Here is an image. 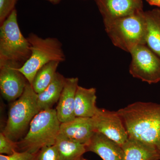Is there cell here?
Wrapping results in <instances>:
<instances>
[{
	"label": "cell",
	"instance_id": "obj_1",
	"mask_svg": "<svg viewBox=\"0 0 160 160\" xmlns=\"http://www.w3.org/2000/svg\"><path fill=\"white\" fill-rule=\"evenodd\" d=\"M117 112L129 138L149 144L160 153V104L136 102Z\"/></svg>",
	"mask_w": 160,
	"mask_h": 160
},
{
	"label": "cell",
	"instance_id": "obj_24",
	"mask_svg": "<svg viewBox=\"0 0 160 160\" xmlns=\"http://www.w3.org/2000/svg\"><path fill=\"white\" fill-rule=\"evenodd\" d=\"M150 5L155 6L160 8V0H146Z\"/></svg>",
	"mask_w": 160,
	"mask_h": 160
},
{
	"label": "cell",
	"instance_id": "obj_15",
	"mask_svg": "<svg viewBox=\"0 0 160 160\" xmlns=\"http://www.w3.org/2000/svg\"><path fill=\"white\" fill-rule=\"evenodd\" d=\"M96 89L78 86L75 100L76 117L92 118L98 109Z\"/></svg>",
	"mask_w": 160,
	"mask_h": 160
},
{
	"label": "cell",
	"instance_id": "obj_3",
	"mask_svg": "<svg viewBox=\"0 0 160 160\" xmlns=\"http://www.w3.org/2000/svg\"><path fill=\"white\" fill-rule=\"evenodd\" d=\"M103 22L112 44L122 50L130 53L139 45H146V24L143 10Z\"/></svg>",
	"mask_w": 160,
	"mask_h": 160
},
{
	"label": "cell",
	"instance_id": "obj_12",
	"mask_svg": "<svg viewBox=\"0 0 160 160\" xmlns=\"http://www.w3.org/2000/svg\"><path fill=\"white\" fill-rule=\"evenodd\" d=\"M78 86V78H66L65 85L57 106V114L61 123L71 121L75 115V94Z\"/></svg>",
	"mask_w": 160,
	"mask_h": 160
},
{
	"label": "cell",
	"instance_id": "obj_6",
	"mask_svg": "<svg viewBox=\"0 0 160 160\" xmlns=\"http://www.w3.org/2000/svg\"><path fill=\"white\" fill-rule=\"evenodd\" d=\"M27 38L31 47V56L18 69L31 85L37 72L42 66L52 61L62 62L66 60V55L62 43L56 38H43L31 33Z\"/></svg>",
	"mask_w": 160,
	"mask_h": 160
},
{
	"label": "cell",
	"instance_id": "obj_10",
	"mask_svg": "<svg viewBox=\"0 0 160 160\" xmlns=\"http://www.w3.org/2000/svg\"><path fill=\"white\" fill-rule=\"evenodd\" d=\"M103 21L134 14L143 10L142 0H95Z\"/></svg>",
	"mask_w": 160,
	"mask_h": 160
},
{
	"label": "cell",
	"instance_id": "obj_13",
	"mask_svg": "<svg viewBox=\"0 0 160 160\" xmlns=\"http://www.w3.org/2000/svg\"><path fill=\"white\" fill-rule=\"evenodd\" d=\"M86 149V151L94 152L103 160H123L122 146L98 132L92 137Z\"/></svg>",
	"mask_w": 160,
	"mask_h": 160
},
{
	"label": "cell",
	"instance_id": "obj_2",
	"mask_svg": "<svg viewBox=\"0 0 160 160\" xmlns=\"http://www.w3.org/2000/svg\"><path fill=\"white\" fill-rule=\"evenodd\" d=\"M31 54L30 44L21 32L15 9L0 27V67L9 66L18 69Z\"/></svg>",
	"mask_w": 160,
	"mask_h": 160
},
{
	"label": "cell",
	"instance_id": "obj_19",
	"mask_svg": "<svg viewBox=\"0 0 160 160\" xmlns=\"http://www.w3.org/2000/svg\"><path fill=\"white\" fill-rule=\"evenodd\" d=\"M60 63L57 61L49 62L37 72L31 85L36 93H41L52 82Z\"/></svg>",
	"mask_w": 160,
	"mask_h": 160
},
{
	"label": "cell",
	"instance_id": "obj_16",
	"mask_svg": "<svg viewBox=\"0 0 160 160\" xmlns=\"http://www.w3.org/2000/svg\"><path fill=\"white\" fill-rule=\"evenodd\" d=\"M66 78L57 72L52 82L44 91L37 94V102L39 111L52 109L58 102L65 85Z\"/></svg>",
	"mask_w": 160,
	"mask_h": 160
},
{
	"label": "cell",
	"instance_id": "obj_7",
	"mask_svg": "<svg viewBox=\"0 0 160 160\" xmlns=\"http://www.w3.org/2000/svg\"><path fill=\"white\" fill-rule=\"evenodd\" d=\"M129 71L133 78L149 84L160 82V58L146 45H139L130 52Z\"/></svg>",
	"mask_w": 160,
	"mask_h": 160
},
{
	"label": "cell",
	"instance_id": "obj_14",
	"mask_svg": "<svg viewBox=\"0 0 160 160\" xmlns=\"http://www.w3.org/2000/svg\"><path fill=\"white\" fill-rule=\"evenodd\" d=\"M123 160H160V153L154 147L129 138L122 146Z\"/></svg>",
	"mask_w": 160,
	"mask_h": 160
},
{
	"label": "cell",
	"instance_id": "obj_25",
	"mask_svg": "<svg viewBox=\"0 0 160 160\" xmlns=\"http://www.w3.org/2000/svg\"><path fill=\"white\" fill-rule=\"evenodd\" d=\"M46 1H48L52 4L56 5V4H59L62 0H46Z\"/></svg>",
	"mask_w": 160,
	"mask_h": 160
},
{
	"label": "cell",
	"instance_id": "obj_9",
	"mask_svg": "<svg viewBox=\"0 0 160 160\" xmlns=\"http://www.w3.org/2000/svg\"><path fill=\"white\" fill-rule=\"evenodd\" d=\"M28 83L18 68L0 67V90L3 98L7 102H14L19 98Z\"/></svg>",
	"mask_w": 160,
	"mask_h": 160
},
{
	"label": "cell",
	"instance_id": "obj_22",
	"mask_svg": "<svg viewBox=\"0 0 160 160\" xmlns=\"http://www.w3.org/2000/svg\"><path fill=\"white\" fill-rule=\"evenodd\" d=\"M18 0H0V26L15 9Z\"/></svg>",
	"mask_w": 160,
	"mask_h": 160
},
{
	"label": "cell",
	"instance_id": "obj_18",
	"mask_svg": "<svg viewBox=\"0 0 160 160\" xmlns=\"http://www.w3.org/2000/svg\"><path fill=\"white\" fill-rule=\"evenodd\" d=\"M56 145L58 147L59 160H75L86 152V145L59 133Z\"/></svg>",
	"mask_w": 160,
	"mask_h": 160
},
{
	"label": "cell",
	"instance_id": "obj_8",
	"mask_svg": "<svg viewBox=\"0 0 160 160\" xmlns=\"http://www.w3.org/2000/svg\"><path fill=\"white\" fill-rule=\"evenodd\" d=\"M95 129L121 146L129 138L122 119L117 111L98 108L93 117Z\"/></svg>",
	"mask_w": 160,
	"mask_h": 160
},
{
	"label": "cell",
	"instance_id": "obj_11",
	"mask_svg": "<svg viewBox=\"0 0 160 160\" xmlns=\"http://www.w3.org/2000/svg\"><path fill=\"white\" fill-rule=\"evenodd\" d=\"M95 132L92 118L76 117L67 122L61 123L59 133L86 145Z\"/></svg>",
	"mask_w": 160,
	"mask_h": 160
},
{
	"label": "cell",
	"instance_id": "obj_23",
	"mask_svg": "<svg viewBox=\"0 0 160 160\" xmlns=\"http://www.w3.org/2000/svg\"><path fill=\"white\" fill-rule=\"evenodd\" d=\"M37 153H30L28 152H16L10 155H0V160H38Z\"/></svg>",
	"mask_w": 160,
	"mask_h": 160
},
{
	"label": "cell",
	"instance_id": "obj_21",
	"mask_svg": "<svg viewBox=\"0 0 160 160\" xmlns=\"http://www.w3.org/2000/svg\"><path fill=\"white\" fill-rule=\"evenodd\" d=\"M38 160H59L58 147L55 144L43 147L38 152Z\"/></svg>",
	"mask_w": 160,
	"mask_h": 160
},
{
	"label": "cell",
	"instance_id": "obj_20",
	"mask_svg": "<svg viewBox=\"0 0 160 160\" xmlns=\"http://www.w3.org/2000/svg\"><path fill=\"white\" fill-rule=\"evenodd\" d=\"M17 151V142L6 137L2 132L0 133V153L10 155Z\"/></svg>",
	"mask_w": 160,
	"mask_h": 160
},
{
	"label": "cell",
	"instance_id": "obj_5",
	"mask_svg": "<svg viewBox=\"0 0 160 160\" xmlns=\"http://www.w3.org/2000/svg\"><path fill=\"white\" fill-rule=\"evenodd\" d=\"M37 97V93L28 82L22 94L10 106L2 132L13 142H18L26 135L31 121L39 112Z\"/></svg>",
	"mask_w": 160,
	"mask_h": 160
},
{
	"label": "cell",
	"instance_id": "obj_4",
	"mask_svg": "<svg viewBox=\"0 0 160 160\" xmlns=\"http://www.w3.org/2000/svg\"><path fill=\"white\" fill-rule=\"evenodd\" d=\"M61 124L56 109L40 111L31 121L26 135L17 142V151L36 153L44 146L54 145Z\"/></svg>",
	"mask_w": 160,
	"mask_h": 160
},
{
	"label": "cell",
	"instance_id": "obj_26",
	"mask_svg": "<svg viewBox=\"0 0 160 160\" xmlns=\"http://www.w3.org/2000/svg\"><path fill=\"white\" fill-rule=\"evenodd\" d=\"M75 160H88L86 159L85 158H83V156L80 157V158H78L77 159Z\"/></svg>",
	"mask_w": 160,
	"mask_h": 160
},
{
	"label": "cell",
	"instance_id": "obj_17",
	"mask_svg": "<svg viewBox=\"0 0 160 160\" xmlns=\"http://www.w3.org/2000/svg\"><path fill=\"white\" fill-rule=\"evenodd\" d=\"M146 45L160 58V9L145 12Z\"/></svg>",
	"mask_w": 160,
	"mask_h": 160
}]
</instances>
